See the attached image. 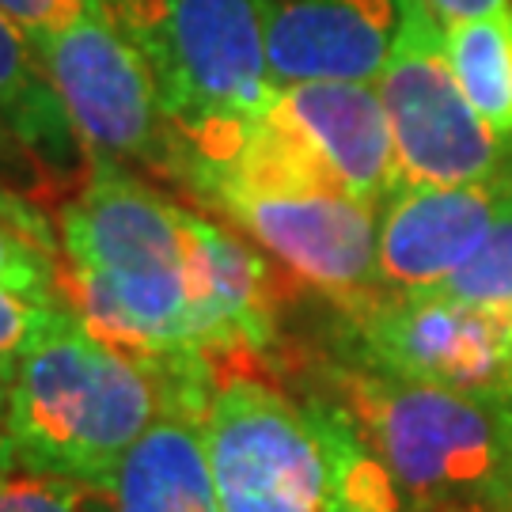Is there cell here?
<instances>
[{
  "instance_id": "52a82bcc",
  "label": "cell",
  "mask_w": 512,
  "mask_h": 512,
  "mask_svg": "<svg viewBox=\"0 0 512 512\" xmlns=\"http://www.w3.org/2000/svg\"><path fill=\"white\" fill-rule=\"evenodd\" d=\"M31 46L88 152L179 183V145L160 84L103 0H92L61 31L31 38Z\"/></svg>"
},
{
  "instance_id": "5b68a950",
  "label": "cell",
  "mask_w": 512,
  "mask_h": 512,
  "mask_svg": "<svg viewBox=\"0 0 512 512\" xmlns=\"http://www.w3.org/2000/svg\"><path fill=\"white\" fill-rule=\"evenodd\" d=\"M205 452L220 512H342L338 403H300L255 365H217Z\"/></svg>"
},
{
  "instance_id": "6da1fadb",
  "label": "cell",
  "mask_w": 512,
  "mask_h": 512,
  "mask_svg": "<svg viewBox=\"0 0 512 512\" xmlns=\"http://www.w3.org/2000/svg\"><path fill=\"white\" fill-rule=\"evenodd\" d=\"M61 296L84 327L137 357L190 353L183 205L129 164L88 152V175L54 205Z\"/></svg>"
},
{
  "instance_id": "7402d4cb",
  "label": "cell",
  "mask_w": 512,
  "mask_h": 512,
  "mask_svg": "<svg viewBox=\"0 0 512 512\" xmlns=\"http://www.w3.org/2000/svg\"><path fill=\"white\" fill-rule=\"evenodd\" d=\"M88 4L92 0H0V12L12 19L27 38H38L73 23Z\"/></svg>"
},
{
  "instance_id": "ac0fdd59",
  "label": "cell",
  "mask_w": 512,
  "mask_h": 512,
  "mask_svg": "<svg viewBox=\"0 0 512 512\" xmlns=\"http://www.w3.org/2000/svg\"><path fill=\"white\" fill-rule=\"evenodd\" d=\"M0 289L31 296L42 304H65L57 251L8 220H0Z\"/></svg>"
},
{
  "instance_id": "d6986e66",
  "label": "cell",
  "mask_w": 512,
  "mask_h": 512,
  "mask_svg": "<svg viewBox=\"0 0 512 512\" xmlns=\"http://www.w3.org/2000/svg\"><path fill=\"white\" fill-rule=\"evenodd\" d=\"M342 512H421L399 494L380 456L368 448V440L349 418L342 440Z\"/></svg>"
},
{
  "instance_id": "2e32d148",
  "label": "cell",
  "mask_w": 512,
  "mask_h": 512,
  "mask_svg": "<svg viewBox=\"0 0 512 512\" xmlns=\"http://www.w3.org/2000/svg\"><path fill=\"white\" fill-rule=\"evenodd\" d=\"M444 50L478 118L512 141V0L494 12L444 23Z\"/></svg>"
},
{
  "instance_id": "484cf974",
  "label": "cell",
  "mask_w": 512,
  "mask_h": 512,
  "mask_svg": "<svg viewBox=\"0 0 512 512\" xmlns=\"http://www.w3.org/2000/svg\"><path fill=\"white\" fill-rule=\"evenodd\" d=\"M23 463H19V452L12 437H8V425H0V478H8L12 471H19Z\"/></svg>"
},
{
  "instance_id": "603a6c76",
  "label": "cell",
  "mask_w": 512,
  "mask_h": 512,
  "mask_svg": "<svg viewBox=\"0 0 512 512\" xmlns=\"http://www.w3.org/2000/svg\"><path fill=\"white\" fill-rule=\"evenodd\" d=\"M0 220H8V224H16L23 232H31L35 239L42 243H50L57 251V232H54V213H46L38 202H31L27 194H19L12 190L8 183H0Z\"/></svg>"
},
{
  "instance_id": "9a60e30c",
  "label": "cell",
  "mask_w": 512,
  "mask_h": 512,
  "mask_svg": "<svg viewBox=\"0 0 512 512\" xmlns=\"http://www.w3.org/2000/svg\"><path fill=\"white\" fill-rule=\"evenodd\" d=\"M213 376L217 365H205L175 391L107 490L95 494L99 512H220L202 425Z\"/></svg>"
},
{
  "instance_id": "3957f363",
  "label": "cell",
  "mask_w": 512,
  "mask_h": 512,
  "mask_svg": "<svg viewBox=\"0 0 512 512\" xmlns=\"http://www.w3.org/2000/svg\"><path fill=\"white\" fill-rule=\"evenodd\" d=\"M152 65L186 190L232 164L274 99L270 0H103Z\"/></svg>"
},
{
  "instance_id": "ba28073f",
  "label": "cell",
  "mask_w": 512,
  "mask_h": 512,
  "mask_svg": "<svg viewBox=\"0 0 512 512\" xmlns=\"http://www.w3.org/2000/svg\"><path fill=\"white\" fill-rule=\"evenodd\" d=\"M376 88L395 141V186H456L512 171V141L497 137L463 95L444 23L425 0H403V27Z\"/></svg>"
},
{
  "instance_id": "ffe728a7",
  "label": "cell",
  "mask_w": 512,
  "mask_h": 512,
  "mask_svg": "<svg viewBox=\"0 0 512 512\" xmlns=\"http://www.w3.org/2000/svg\"><path fill=\"white\" fill-rule=\"evenodd\" d=\"M0 512H99V497L80 482L19 467L0 478Z\"/></svg>"
},
{
  "instance_id": "7a4b0ae2",
  "label": "cell",
  "mask_w": 512,
  "mask_h": 512,
  "mask_svg": "<svg viewBox=\"0 0 512 512\" xmlns=\"http://www.w3.org/2000/svg\"><path fill=\"white\" fill-rule=\"evenodd\" d=\"M205 357H137L69 315L16 357L8 437L27 471L107 490L129 448Z\"/></svg>"
},
{
  "instance_id": "e0dca14e",
  "label": "cell",
  "mask_w": 512,
  "mask_h": 512,
  "mask_svg": "<svg viewBox=\"0 0 512 512\" xmlns=\"http://www.w3.org/2000/svg\"><path fill=\"white\" fill-rule=\"evenodd\" d=\"M429 293L467 304V308L512 315V209L497 220L494 232L482 239L475 255Z\"/></svg>"
},
{
  "instance_id": "8992f818",
  "label": "cell",
  "mask_w": 512,
  "mask_h": 512,
  "mask_svg": "<svg viewBox=\"0 0 512 512\" xmlns=\"http://www.w3.org/2000/svg\"><path fill=\"white\" fill-rule=\"evenodd\" d=\"M342 365L512 403V323L429 289H376L342 304Z\"/></svg>"
},
{
  "instance_id": "9c48e42d",
  "label": "cell",
  "mask_w": 512,
  "mask_h": 512,
  "mask_svg": "<svg viewBox=\"0 0 512 512\" xmlns=\"http://www.w3.org/2000/svg\"><path fill=\"white\" fill-rule=\"evenodd\" d=\"M194 202L255 239L296 281L338 304L380 289L376 205L357 202L342 190L293 186H213Z\"/></svg>"
},
{
  "instance_id": "277c9868",
  "label": "cell",
  "mask_w": 512,
  "mask_h": 512,
  "mask_svg": "<svg viewBox=\"0 0 512 512\" xmlns=\"http://www.w3.org/2000/svg\"><path fill=\"white\" fill-rule=\"evenodd\" d=\"M334 403L421 512H512V403L342 365Z\"/></svg>"
},
{
  "instance_id": "4fadbf2b",
  "label": "cell",
  "mask_w": 512,
  "mask_h": 512,
  "mask_svg": "<svg viewBox=\"0 0 512 512\" xmlns=\"http://www.w3.org/2000/svg\"><path fill=\"white\" fill-rule=\"evenodd\" d=\"M88 175V148L31 38L0 12V183L54 205Z\"/></svg>"
},
{
  "instance_id": "cb8c5ba5",
  "label": "cell",
  "mask_w": 512,
  "mask_h": 512,
  "mask_svg": "<svg viewBox=\"0 0 512 512\" xmlns=\"http://www.w3.org/2000/svg\"><path fill=\"white\" fill-rule=\"evenodd\" d=\"M429 8H433V16L440 23H456V19H471V16H482V12H494L501 4H509V0H425Z\"/></svg>"
},
{
  "instance_id": "d4e9b609",
  "label": "cell",
  "mask_w": 512,
  "mask_h": 512,
  "mask_svg": "<svg viewBox=\"0 0 512 512\" xmlns=\"http://www.w3.org/2000/svg\"><path fill=\"white\" fill-rule=\"evenodd\" d=\"M12 384H16V357H12V353H0V425H4V418H8Z\"/></svg>"
},
{
  "instance_id": "30bf717a",
  "label": "cell",
  "mask_w": 512,
  "mask_h": 512,
  "mask_svg": "<svg viewBox=\"0 0 512 512\" xmlns=\"http://www.w3.org/2000/svg\"><path fill=\"white\" fill-rule=\"evenodd\" d=\"M183 228L190 353L213 365L266 368L281 342L285 277L293 274L266 255L255 239H247L239 228H228V220L205 209L198 213L183 205Z\"/></svg>"
},
{
  "instance_id": "8fae6325",
  "label": "cell",
  "mask_w": 512,
  "mask_h": 512,
  "mask_svg": "<svg viewBox=\"0 0 512 512\" xmlns=\"http://www.w3.org/2000/svg\"><path fill=\"white\" fill-rule=\"evenodd\" d=\"M512 209V171L456 186H395L380 205V289H433Z\"/></svg>"
},
{
  "instance_id": "5bb4252c",
  "label": "cell",
  "mask_w": 512,
  "mask_h": 512,
  "mask_svg": "<svg viewBox=\"0 0 512 512\" xmlns=\"http://www.w3.org/2000/svg\"><path fill=\"white\" fill-rule=\"evenodd\" d=\"M399 27L403 0H270V80L274 88L311 80L376 84Z\"/></svg>"
},
{
  "instance_id": "4316f807",
  "label": "cell",
  "mask_w": 512,
  "mask_h": 512,
  "mask_svg": "<svg viewBox=\"0 0 512 512\" xmlns=\"http://www.w3.org/2000/svg\"><path fill=\"white\" fill-rule=\"evenodd\" d=\"M509 323H512V315H509Z\"/></svg>"
},
{
  "instance_id": "7c38bea8",
  "label": "cell",
  "mask_w": 512,
  "mask_h": 512,
  "mask_svg": "<svg viewBox=\"0 0 512 512\" xmlns=\"http://www.w3.org/2000/svg\"><path fill=\"white\" fill-rule=\"evenodd\" d=\"M270 114L289 129L334 190L368 205H384L395 186V141L376 84L311 80L274 88Z\"/></svg>"
},
{
  "instance_id": "44dd1931",
  "label": "cell",
  "mask_w": 512,
  "mask_h": 512,
  "mask_svg": "<svg viewBox=\"0 0 512 512\" xmlns=\"http://www.w3.org/2000/svg\"><path fill=\"white\" fill-rule=\"evenodd\" d=\"M73 311L65 304H42L31 296H19L0 289V353L19 357L23 349H31L38 338H46L54 327H61Z\"/></svg>"
}]
</instances>
